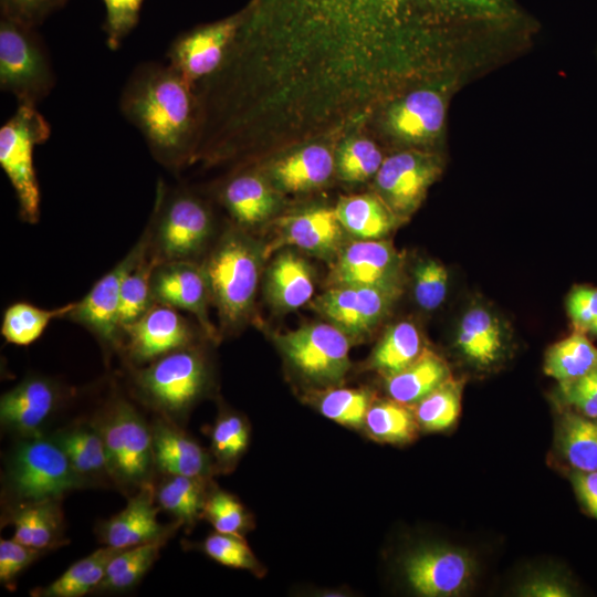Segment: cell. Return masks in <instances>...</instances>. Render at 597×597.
<instances>
[{"label":"cell","instance_id":"obj_38","mask_svg":"<svg viewBox=\"0 0 597 597\" xmlns=\"http://www.w3.org/2000/svg\"><path fill=\"white\" fill-rule=\"evenodd\" d=\"M207 496L202 478L185 475H168L156 492L158 505L187 525L202 515Z\"/></svg>","mask_w":597,"mask_h":597},{"label":"cell","instance_id":"obj_3","mask_svg":"<svg viewBox=\"0 0 597 597\" xmlns=\"http://www.w3.org/2000/svg\"><path fill=\"white\" fill-rule=\"evenodd\" d=\"M148 234V253L159 263L195 261L213 230L207 205L190 191L159 180Z\"/></svg>","mask_w":597,"mask_h":597},{"label":"cell","instance_id":"obj_49","mask_svg":"<svg viewBox=\"0 0 597 597\" xmlns=\"http://www.w3.org/2000/svg\"><path fill=\"white\" fill-rule=\"evenodd\" d=\"M42 555V551L29 547L14 538L0 541V582L14 589L20 574Z\"/></svg>","mask_w":597,"mask_h":597},{"label":"cell","instance_id":"obj_35","mask_svg":"<svg viewBox=\"0 0 597 597\" xmlns=\"http://www.w3.org/2000/svg\"><path fill=\"white\" fill-rule=\"evenodd\" d=\"M421 335L413 323L391 325L375 347L370 365L384 377L391 376L416 360L423 352Z\"/></svg>","mask_w":597,"mask_h":597},{"label":"cell","instance_id":"obj_33","mask_svg":"<svg viewBox=\"0 0 597 597\" xmlns=\"http://www.w3.org/2000/svg\"><path fill=\"white\" fill-rule=\"evenodd\" d=\"M53 438L83 481L103 474L109 475L104 440L96 425H78L60 431Z\"/></svg>","mask_w":597,"mask_h":597},{"label":"cell","instance_id":"obj_30","mask_svg":"<svg viewBox=\"0 0 597 597\" xmlns=\"http://www.w3.org/2000/svg\"><path fill=\"white\" fill-rule=\"evenodd\" d=\"M450 376L443 358L425 348L420 356L402 370L385 377L386 389L391 399L412 405L438 388Z\"/></svg>","mask_w":597,"mask_h":597},{"label":"cell","instance_id":"obj_17","mask_svg":"<svg viewBox=\"0 0 597 597\" xmlns=\"http://www.w3.org/2000/svg\"><path fill=\"white\" fill-rule=\"evenodd\" d=\"M401 255L387 240H357L337 255L331 286L360 285L402 290Z\"/></svg>","mask_w":597,"mask_h":597},{"label":"cell","instance_id":"obj_8","mask_svg":"<svg viewBox=\"0 0 597 597\" xmlns=\"http://www.w3.org/2000/svg\"><path fill=\"white\" fill-rule=\"evenodd\" d=\"M207 381L205 359L191 345L156 358L134 375L142 398L171 419L198 400Z\"/></svg>","mask_w":597,"mask_h":597},{"label":"cell","instance_id":"obj_54","mask_svg":"<svg viewBox=\"0 0 597 597\" xmlns=\"http://www.w3.org/2000/svg\"><path fill=\"white\" fill-rule=\"evenodd\" d=\"M570 593L568 585L555 577H536L520 589L522 596L531 597H565Z\"/></svg>","mask_w":597,"mask_h":597},{"label":"cell","instance_id":"obj_25","mask_svg":"<svg viewBox=\"0 0 597 597\" xmlns=\"http://www.w3.org/2000/svg\"><path fill=\"white\" fill-rule=\"evenodd\" d=\"M503 337L499 318L486 307L475 305L463 314L455 343L467 359L476 366L486 367L500 358Z\"/></svg>","mask_w":597,"mask_h":597},{"label":"cell","instance_id":"obj_18","mask_svg":"<svg viewBox=\"0 0 597 597\" xmlns=\"http://www.w3.org/2000/svg\"><path fill=\"white\" fill-rule=\"evenodd\" d=\"M123 334L125 352L136 365L190 346L193 341V331L178 310L159 303L125 327Z\"/></svg>","mask_w":597,"mask_h":597},{"label":"cell","instance_id":"obj_2","mask_svg":"<svg viewBox=\"0 0 597 597\" xmlns=\"http://www.w3.org/2000/svg\"><path fill=\"white\" fill-rule=\"evenodd\" d=\"M118 106L166 169L178 171L196 157L202 129L200 97L169 64H138L121 91Z\"/></svg>","mask_w":597,"mask_h":597},{"label":"cell","instance_id":"obj_55","mask_svg":"<svg viewBox=\"0 0 597 597\" xmlns=\"http://www.w3.org/2000/svg\"><path fill=\"white\" fill-rule=\"evenodd\" d=\"M586 332L597 336V318L587 327Z\"/></svg>","mask_w":597,"mask_h":597},{"label":"cell","instance_id":"obj_1","mask_svg":"<svg viewBox=\"0 0 597 597\" xmlns=\"http://www.w3.org/2000/svg\"><path fill=\"white\" fill-rule=\"evenodd\" d=\"M241 12L211 88L232 129L264 150L345 132L458 75L469 48L526 17L515 0H249Z\"/></svg>","mask_w":597,"mask_h":597},{"label":"cell","instance_id":"obj_29","mask_svg":"<svg viewBox=\"0 0 597 597\" xmlns=\"http://www.w3.org/2000/svg\"><path fill=\"white\" fill-rule=\"evenodd\" d=\"M313 292L312 270L304 259L290 251L276 256L266 276V293L276 307L296 310L311 300Z\"/></svg>","mask_w":597,"mask_h":597},{"label":"cell","instance_id":"obj_28","mask_svg":"<svg viewBox=\"0 0 597 597\" xmlns=\"http://www.w3.org/2000/svg\"><path fill=\"white\" fill-rule=\"evenodd\" d=\"M335 211L344 230L359 240H380L400 221L378 195L342 197Z\"/></svg>","mask_w":597,"mask_h":597},{"label":"cell","instance_id":"obj_32","mask_svg":"<svg viewBox=\"0 0 597 597\" xmlns=\"http://www.w3.org/2000/svg\"><path fill=\"white\" fill-rule=\"evenodd\" d=\"M124 548L105 546L71 565L59 578L32 591L39 597H81L95 591L109 562Z\"/></svg>","mask_w":597,"mask_h":597},{"label":"cell","instance_id":"obj_36","mask_svg":"<svg viewBox=\"0 0 597 597\" xmlns=\"http://www.w3.org/2000/svg\"><path fill=\"white\" fill-rule=\"evenodd\" d=\"M170 536L122 549L109 562L95 591H124L135 587L153 566Z\"/></svg>","mask_w":597,"mask_h":597},{"label":"cell","instance_id":"obj_41","mask_svg":"<svg viewBox=\"0 0 597 597\" xmlns=\"http://www.w3.org/2000/svg\"><path fill=\"white\" fill-rule=\"evenodd\" d=\"M158 263L147 252L143 260L125 276L119 304L122 331L140 318L155 304L151 295V274Z\"/></svg>","mask_w":597,"mask_h":597},{"label":"cell","instance_id":"obj_47","mask_svg":"<svg viewBox=\"0 0 597 597\" xmlns=\"http://www.w3.org/2000/svg\"><path fill=\"white\" fill-rule=\"evenodd\" d=\"M202 547L209 557L224 566L253 573L261 568L243 537L217 532L205 540Z\"/></svg>","mask_w":597,"mask_h":597},{"label":"cell","instance_id":"obj_51","mask_svg":"<svg viewBox=\"0 0 597 597\" xmlns=\"http://www.w3.org/2000/svg\"><path fill=\"white\" fill-rule=\"evenodd\" d=\"M69 0H0L1 17L36 28Z\"/></svg>","mask_w":597,"mask_h":597},{"label":"cell","instance_id":"obj_11","mask_svg":"<svg viewBox=\"0 0 597 597\" xmlns=\"http://www.w3.org/2000/svg\"><path fill=\"white\" fill-rule=\"evenodd\" d=\"M277 344L296 370L316 383H339L349 369L347 334L332 323L286 332Z\"/></svg>","mask_w":597,"mask_h":597},{"label":"cell","instance_id":"obj_43","mask_svg":"<svg viewBox=\"0 0 597 597\" xmlns=\"http://www.w3.org/2000/svg\"><path fill=\"white\" fill-rule=\"evenodd\" d=\"M378 147L364 138L348 139L339 148L336 167L346 181H364L376 176L383 164Z\"/></svg>","mask_w":597,"mask_h":597},{"label":"cell","instance_id":"obj_34","mask_svg":"<svg viewBox=\"0 0 597 597\" xmlns=\"http://www.w3.org/2000/svg\"><path fill=\"white\" fill-rule=\"evenodd\" d=\"M597 367V347L586 332L576 329L552 345L545 355L544 371L558 383L574 380Z\"/></svg>","mask_w":597,"mask_h":597},{"label":"cell","instance_id":"obj_10","mask_svg":"<svg viewBox=\"0 0 597 597\" xmlns=\"http://www.w3.org/2000/svg\"><path fill=\"white\" fill-rule=\"evenodd\" d=\"M457 76L416 87L385 107V127L397 140L410 145H431L440 139L449 97Z\"/></svg>","mask_w":597,"mask_h":597},{"label":"cell","instance_id":"obj_12","mask_svg":"<svg viewBox=\"0 0 597 597\" xmlns=\"http://www.w3.org/2000/svg\"><path fill=\"white\" fill-rule=\"evenodd\" d=\"M147 252L148 234L145 230L130 251L97 280L82 300L74 302L65 318L87 328L104 345H123L124 335L119 325L122 285L125 276Z\"/></svg>","mask_w":597,"mask_h":597},{"label":"cell","instance_id":"obj_45","mask_svg":"<svg viewBox=\"0 0 597 597\" xmlns=\"http://www.w3.org/2000/svg\"><path fill=\"white\" fill-rule=\"evenodd\" d=\"M202 515L219 533L243 537L249 526L244 506L231 494L216 491L207 496Z\"/></svg>","mask_w":597,"mask_h":597},{"label":"cell","instance_id":"obj_44","mask_svg":"<svg viewBox=\"0 0 597 597\" xmlns=\"http://www.w3.org/2000/svg\"><path fill=\"white\" fill-rule=\"evenodd\" d=\"M413 296L420 308L433 311L446 300L449 274L446 266L434 259H422L412 271Z\"/></svg>","mask_w":597,"mask_h":597},{"label":"cell","instance_id":"obj_46","mask_svg":"<svg viewBox=\"0 0 597 597\" xmlns=\"http://www.w3.org/2000/svg\"><path fill=\"white\" fill-rule=\"evenodd\" d=\"M212 452L222 464L239 459L249 442L248 425L242 417L229 413L221 416L211 436Z\"/></svg>","mask_w":597,"mask_h":597},{"label":"cell","instance_id":"obj_48","mask_svg":"<svg viewBox=\"0 0 597 597\" xmlns=\"http://www.w3.org/2000/svg\"><path fill=\"white\" fill-rule=\"evenodd\" d=\"M105 6L103 30L106 44L111 50L121 48L123 41L135 29L139 21L144 0H102Z\"/></svg>","mask_w":597,"mask_h":597},{"label":"cell","instance_id":"obj_24","mask_svg":"<svg viewBox=\"0 0 597 597\" xmlns=\"http://www.w3.org/2000/svg\"><path fill=\"white\" fill-rule=\"evenodd\" d=\"M220 198L234 222L242 228L262 223L275 209V198L268 182L250 171L230 178L223 185Z\"/></svg>","mask_w":597,"mask_h":597},{"label":"cell","instance_id":"obj_27","mask_svg":"<svg viewBox=\"0 0 597 597\" xmlns=\"http://www.w3.org/2000/svg\"><path fill=\"white\" fill-rule=\"evenodd\" d=\"M334 166L333 155L324 145L310 144L279 160L272 174L279 188L298 192L326 182Z\"/></svg>","mask_w":597,"mask_h":597},{"label":"cell","instance_id":"obj_9","mask_svg":"<svg viewBox=\"0 0 597 597\" xmlns=\"http://www.w3.org/2000/svg\"><path fill=\"white\" fill-rule=\"evenodd\" d=\"M95 425L104 440L109 476L125 485L148 483L155 467L151 427L135 407L117 399Z\"/></svg>","mask_w":597,"mask_h":597},{"label":"cell","instance_id":"obj_52","mask_svg":"<svg viewBox=\"0 0 597 597\" xmlns=\"http://www.w3.org/2000/svg\"><path fill=\"white\" fill-rule=\"evenodd\" d=\"M566 310L575 328L586 332L597 318V287L574 286L567 295Z\"/></svg>","mask_w":597,"mask_h":597},{"label":"cell","instance_id":"obj_6","mask_svg":"<svg viewBox=\"0 0 597 597\" xmlns=\"http://www.w3.org/2000/svg\"><path fill=\"white\" fill-rule=\"evenodd\" d=\"M7 488L21 503L61 499L84 481L53 438L27 437L13 449L6 474Z\"/></svg>","mask_w":597,"mask_h":597},{"label":"cell","instance_id":"obj_7","mask_svg":"<svg viewBox=\"0 0 597 597\" xmlns=\"http://www.w3.org/2000/svg\"><path fill=\"white\" fill-rule=\"evenodd\" d=\"M49 51L35 28L0 19V88L19 104L36 105L55 86Z\"/></svg>","mask_w":597,"mask_h":597},{"label":"cell","instance_id":"obj_39","mask_svg":"<svg viewBox=\"0 0 597 597\" xmlns=\"http://www.w3.org/2000/svg\"><path fill=\"white\" fill-rule=\"evenodd\" d=\"M407 406L394 399L371 405L364 423L369 436L389 443L411 441L419 426L415 411Z\"/></svg>","mask_w":597,"mask_h":597},{"label":"cell","instance_id":"obj_5","mask_svg":"<svg viewBox=\"0 0 597 597\" xmlns=\"http://www.w3.org/2000/svg\"><path fill=\"white\" fill-rule=\"evenodd\" d=\"M50 135V123L32 104H19L14 114L0 127V166L14 190L20 218L30 224L36 223L41 216V192L33 151Z\"/></svg>","mask_w":597,"mask_h":597},{"label":"cell","instance_id":"obj_19","mask_svg":"<svg viewBox=\"0 0 597 597\" xmlns=\"http://www.w3.org/2000/svg\"><path fill=\"white\" fill-rule=\"evenodd\" d=\"M151 295L155 303L191 313L202 328L209 335H213L208 316L211 294L201 263L195 261L158 263L151 274Z\"/></svg>","mask_w":597,"mask_h":597},{"label":"cell","instance_id":"obj_16","mask_svg":"<svg viewBox=\"0 0 597 597\" xmlns=\"http://www.w3.org/2000/svg\"><path fill=\"white\" fill-rule=\"evenodd\" d=\"M400 292L398 289L375 286H331L313 305L347 335H363L388 314Z\"/></svg>","mask_w":597,"mask_h":597},{"label":"cell","instance_id":"obj_23","mask_svg":"<svg viewBox=\"0 0 597 597\" xmlns=\"http://www.w3.org/2000/svg\"><path fill=\"white\" fill-rule=\"evenodd\" d=\"M150 427L155 465L163 473L202 479L209 474V455L195 440L163 419Z\"/></svg>","mask_w":597,"mask_h":597},{"label":"cell","instance_id":"obj_42","mask_svg":"<svg viewBox=\"0 0 597 597\" xmlns=\"http://www.w3.org/2000/svg\"><path fill=\"white\" fill-rule=\"evenodd\" d=\"M371 406V395L365 389L338 388L324 392L318 400L323 416L344 426L360 427Z\"/></svg>","mask_w":597,"mask_h":597},{"label":"cell","instance_id":"obj_22","mask_svg":"<svg viewBox=\"0 0 597 597\" xmlns=\"http://www.w3.org/2000/svg\"><path fill=\"white\" fill-rule=\"evenodd\" d=\"M343 232L335 208L308 209L281 222L275 241L265 247L263 255L266 258L275 249L289 244L326 256L339 249Z\"/></svg>","mask_w":597,"mask_h":597},{"label":"cell","instance_id":"obj_21","mask_svg":"<svg viewBox=\"0 0 597 597\" xmlns=\"http://www.w3.org/2000/svg\"><path fill=\"white\" fill-rule=\"evenodd\" d=\"M155 498L149 482L139 486L138 493L129 499L127 505L102 524L101 542L115 548H128L172 535L181 523L159 524Z\"/></svg>","mask_w":597,"mask_h":597},{"label":"cell","instance_id":"obj_40","mask_svg":"<svg viewBox=\"0 0 597 597\" xmlns=\"http://www.w3.org/2000/svg\"><path fill=\"white\" fill-rule=\"evenodd\" d=\"M463 384L449 377L416 405L415 416L425 431H442L455 423L461 410Z\"/></svg>","mask_w":597,"mask_h":597},{"label":"cell","instance_id":"obj_26","mask_svg":"<svg viewBox=\"0 0 597 597\" xmlns=\"http://www.w3.org/2000/svg\"><path fill=\"white\" fill-rule=\"evenodd\" d=\"M13 538L29 547L44 551L66 542L60 499L20 503L12 512Z\"/></svg>","mask_w":597,"mask_h":597},{"label":"cell","instance_id":"obj_13","mask_svg":"<svg viewBox=\"0 0 597 597\" xmlns=\"http://www.w3.org/2000/svg\"><path fill=\"white\" fill-rule=\"evenodd\" d=\"M442 168V158L436 153H396L383 160L376 174L377 195L400 221L407 219L419 208Z\"/></svg>","mask_w":597,"mask_h":597},{"label":"cell","instance_id":"obj_50","mask_svg":"<svg viewBox=\"0 0 597 597\" xmlns=\"http://www.w3.org/2000/svg\"><path fill=\"white\" fill-rule=\"evenodd\" d=\"M563 401L575 411L597 419V367L584 376L559 383Z\"/></svg>","mask_w":597,"mask_h":597},{"label":"cell","instance_id":"obj_14","mask_svg":"<svg viewBox=\"0 0 597 597\" xmlns=\"http://www.w3.org/2000/svg\"><path fill=\"white\" fill-rule=\"evenodd\" d=\"M242 21L238 12L179 34L167 51L168 64L197 86L221 65Z\"/></svg>","mask_w":597,"mask_h":597},{"label":"cell","instance_id":"obj_15","mask_svg":"<svg viewBox=\"0 0 597 597\" xmlns=\"http://www.w3.org/2000/svg\"><path fill=\"white\" fill-rule=\"evenodd\" d=\"M474 568L469 553L446 546L419 548L404 562L407 582L417 594L427 597L460 595L471 584Z\"/></svg>","mask_w":597,"mask_h":597},{"label":"cell","instance_id":"obj_37","mask_svg":"<svg viewBox=\"0 0 597 597\" xmlns=\"http://www.w3.org/2000/svg\"><path fill=\"white\" fill-rule=\"evenodd\" d=\"M73 306L74 302L46 310L31 303L15 302L3 313L1 335L10 344L29 346L42 336L53 320L65 318Z\"/></svg>","mask_w":597,"mask_h":597},{"label":"cell","instance_id":"obj_20","mask_svg":"<svg viewBox=\"0 0 597 597\" xmlns=\"http://www.w3.org/2000/svg\"><path fill=\"white\" fill-rule=\"evenodd\" d=\"M61 399L55 381L41 376L27 377L1 396V423L23 438L40 436Z\"/></svg>","mask_w":597,"mask_h":597},{"label":"cell","instance_id":"obj_31","mask_svg":"<svg viewBox=\"0 0 597 597\" xmlns=\"http://www.w3.org/2000/svg\"><path fill=\"white\" fill-rule=\"evenodd\" d=\"M556 446L573 471L597 470V421L565 410L556 430Z\"/></svg>","mask_w":597,"mask_h":597},{"label":"cell","instance_id":"obj_53","mask_svg":"<svg viewBox=\"0 0 597 597\" xmlns=\"http://www.w3.org/2000/svg\"><path fill=\"white\" fill-rule=\"evenodd\" d=\"M570 481L585 511L597 520V470L573 471Z\"/></svg>","mask_w":597,"mask_h":597},{"label":"cell","instance_id":"obj_4","mask_svg":"<svg viewBox=\"0 0 597 597\" xmlns=\"http://www.w3.org/2000/svg\"><path fill=\"white\" fill-rule=\"evenodd\" d=\"M263 258V250L244 232L231 230L201 263L224 325L235 326L249 314Z\"/></svg>","mask_w":597,"mask_h":597}]
</instances>
